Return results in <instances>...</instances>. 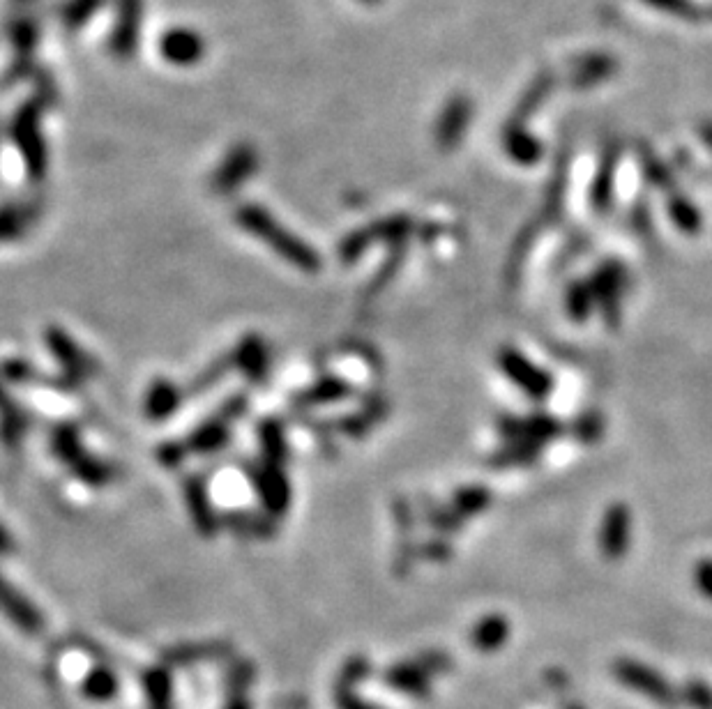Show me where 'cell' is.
Here are the masks:
<instances>
[{
    "instance_id": "obj_32",
    "label": "cell",
    "mask_w": 712,
    "mask_h": 709,
    "mask_svg": "<svg viewBox=\"0 0 712 709\" xmlns=\"http://www.w3.org/2000/svg\"><path fill=\"white\" fill-rule=\"evenodd\" d=\"M570 709H583L581 705H570Z\"/></svg>"
},
{
    "instance_id": "obj_22",
    "label": "cell",
    "mask_w": 712,
    "mask_h": 709,
    "mask_svg": "<svg viewBox=\"0 0 712 709\" xmlns=\"http://www.w3.org/2000/svg\"><path fill=\"white\" fill-rule=\"evenodd\" d=\"M641 159V173L643 178H646L648 185H653L657 189H671L673 187V173L669 171V166H666L660 157L655 155L653 150H641L639 152Z\"/></svg>"
},
{
    "instance_id": "obj_26",
    "label": "cell",
    "mask_w": 712,
    "mask_h": 709,
    "mask_svg": "<svg viewBox=\"0 0 712 709\" xmlns=\"http://www.w3.org/2000/svg\"><path fill=\"white\" fill-rule=\"evenodd\" d=\"M173 403H176V390L166 383H159L153 390V394H150V410H153V415L157 417L169 415Z\"/></svg>"
},
{
    "instance_id": "obj_20",
    "label": "cell",
    "mask_w": 712,
    "mask_h": 709,
    "mask_svg": "<svg viewBox=\"0 0 712 709\" xmlns=\"http://www.w3.org/2000/svg\"><path fill=\"white\" fill-rule=\"evenodd\" d=\"M143 684H146L150 709H173L171 677L166 670L162 668L148 670L146 677H143Z\"/></svg>"
},
{
    "instance_id": "obj_13",
    "label": "cell",
    "mask_w": 712,
    "mask_h": 709,
    "mask_svg": "<svg viewBox=\"0 0 712 709\" xmlns=\"http://www.w3.org/2000/svg\"><path fill=\"white\" fill-rule=\"evenodd\" d=\"M554 88H556V74L554 72L547 70V72L537 74L535 79L530 81V86L524 90V95H521L517 106H514L510 123L524 125L526 120L533 116L537 109H540V106L544 104V99L551 95V90H554Z\"/></svg>"
},
{
    "instance_id": "obj_12",
    "label": "cell",
    "mask_w": 712,
    "mask_h": 709,
    "mask_svg": "<svg viewBox=\"0 0 712 709\" xmlns=\"http://www.w3.org/2000/svg\"><path fill=\"white\" fill-rule=\"evenodd\" d=\"M429 677L431 673L427 666H424L420 659H413L390 668L388 673H385V682L390 684V689L406 693V696L422 698L429 693Z\"/></svg>"
},
{
    "instance_id": "obj_18",
    "label": "cell",
    "mask_w": 712,
    "mask_h": 709,
    "mask_svg": "<svg viewBox=\"0 0 712 709\" xmlns=\"http://www.w3.org/2000/svg\"><path fill=\"white\" fill-rule=\"evenodd\" d=\"M565 309L574 323H586L590 314L597 309L595 293L590 281H572L565 293Z\"/></svg>"
},
{
    "instance_id": "obj_33",
    "label": "cell",
    "mask_w": 712,
    "mask_h": 709,
    "mask_svg": "<svg viewBox=\"0 0 712 709\" xmlns=\"http://www.w3.org/2000/svg\"><path fill=\"white\" fill-rule=\"evenodd\" d=\"M710 17H712V10H710Z\"/></svg>"
},
{
    "instance_id": "obj_4",
    "label": "cell",
    "mask_w": 712,
    "mask_h": 709,
    "mask_svg": "<svg viewBox=\"0 0 712 709\" xmlns=\"http://www.w3.org/2000/svg\"><path fill=\"white\" fill-rule=\"evenodd\" d=\"M588 281L595 293L597 309L602 311L604 320H607L611 327H616L620 318V304H623L625 281H627L625 265L620 261H604Z\"/></svg>"
},
{
    "instance_id": "obj_5",
    "label": "cell",
    "mask_w": 712,
    "mask_h": 709,
    "mask_svg": "<svg viewBox=\"0 0 712 709\" xmlns=\"http://www.w3.org/2000/svg\"><path fill=\"white\" fill-rule=\"evenodd\" d=\"M600 551L607 560H623L632 546V512L623 502H613L600 525Z\"/></svg>"
},
{
    "instance_id": "obj_31",
    "label": "cell",
    "mask_w": 712,
    "mask_h": 709,
    "mask_svg": "<svg viewBox=\"0 0 712 709\" xmlns=\"http://www.w3.org/2000/svg\"><path fill=\"white\" fill-rule=\"evenodd\" d=\"M229 709H249V705H247L245 698H236V700H233V703L229 705Z\"/></svg>"
},
{
    "instance_id": "obj_16",
    "label": "cell",
    "mask_w": 712,
    "mask_h": 709,
    "mask_svg": "<svg viewBox=\"0 0 712 709\" xmlns=\"http://www.w3.org/2000/svg\"><path fill=\"white\" fill-rule=\"evenodd\" d=\"M542 454V445L528 440H507V445L491 456V468H524Z\"/></svg>"
},
{
    "instance_id": "obj_24",
    "label": "cell",
    "mask_w": 712,
    "mask_h": 709,
    "mask_svg": "<svg viewBox=\"0 0 712 709\" xmlns=\"http://www.w3.org/2000/svg\"><path fill=\"white\" fill-rule=\"evenodd\" d=\"M572 433L581 442H586V445H590V442H597L604 433V417L597 413V410H588V413L579 415L577 422L572 424Z\"/></svg>"
},
{
    "instance_id": "obj_6",
    "label": "cell",
    "mask_w": 712,
    "mask_h": 709,
    "mask_svg": "<svg viewBox=\"0 0 712 709\" xmlns=\"http://www.w3.org/2000/svg\"><path fill=\"white\" fill-rule=\"evenodd\" d=\"M498 433L505 440H528L537 442V445H547L549 440H556L560 433H563V424L558 422L556 417L535 413L528 417H514V415H503L498 417Z\"/></svg>"
},
{
    "instance_id": "obj_29",
    "label": "cell",
    "mask_w": 712,
    "mask_h": 709,
    "mask_svg": "<svg viewBox=\"0 0 712 709\" xmlns=\"http://www.w3.org/2000/svg\"><path fill=\"white\" fill-rule=\"evenodd\" d=\"M420 553H427L429 560L441 562V560H448V558H450L452 548H450L448 544H445V541H431V544L424 546Z\"/></svg>"
},
{
    "instance_id": "obj_9",
    "label": "cell",
    "mask_w": 712,
    "mask_h": 709,
    "mask_svg": "<svg viewBox=\"0 0 712 709\" xmlns=\"http://www.w3.org/2000/svg\"><path fill=\"white\" fill-rule=\"evenodd\" d=\"M0 613H3L7 620L17 624V627L28 636L42 634L44 629V617L40 611L30 604L26 597L14 590V587L0 576Z\"/></svg>"
},
{
    "instance_id": "obj_7",
    "label": "cell",
    "mask_w": 712,
    "mask_h": 709,
    "mask_svg": "<svg viewBox=\"0 0 712 709\" xmlns=\"http://www.w3.org/2000/svg\"><path fill=\"white\" fill-rule=\"evenodd\" d=\"M473 118V102L468 95H452L450 102L443 106L441 118L436 123V143L443 150L457 148L464 141V134Z\"/></svg>"
},
{
    "instance_id": "obj_27",
    "label": "cell",
    "mask_w": 712,
    "mask_h": 709,
    "mask_svg": "<svg viewBox=\"0 0 712 709\" xmlns=\"http://www.w3.org/2000/svg\"><path fill=\"white\" fill-rule=\"evenodd\" d=\"M429 523L438 528L441 532H454L461 528V523H464V518H461L454 509H438L431 507L429 509Z\"/></svg>"
},
{
    "instance_id": "obj_19",
    "label": "cell",
    "mask_w": 712,
    "mask_h": 709,
    "mask_svg": "<svg viewBox=\"0 0 712 709\" xmlns=\"http://www.w3.org/2000/svg\"><path fill=\"white\" fill-rule=\"evenodd\" d=\"M491 507V493L484 486H466V489H459L452 498V509L461 518H471L482 512H487Z\"/></svg>"
},
{
    "instance_id": "obj_30",
    "label": "cell",
    "mask_w": 712,
    "mask_h": 709,
    "mask_svg": "<svg viewBox=\"0 0 712 709\" xmlns=\"http://www.w3.org/2000/svg\"><path fill=\"white\" fill-rule=\"evenodd\" d=\"M701 139L712 150V120H703L701 123Z\"/></svg>"
},
{
    "instance_id": "obj_25",
    "label": "cell",
    "mask_w": 712,
    "mask_h": 709,
    "mask_svg": "<svg viewBox=\"0 0 712 709\" xmlns=\"http://www.w3.org/2000/svg\"><path fill=\"white\" fill-rule=\"evenodd\" d=\"M643 3L655 7V10H660L664 14H671V17H678V19L696 21L701 17L699 7H696L692 0H643Z\"/></svg>"
},
{
    "instance_id": "obj_15",
    "label": "cell",
    "mask_w": 712,
    "mask_h": 709,
    "mask_svg": "<svg viewBox=\"0 0 712 709\" xmlns=\"http://www.w3.org/2000/svg\"><path fill=\"white\" fill-rule=\"evenodd\" d=\"M369 673V663L365 659L355 657L346 663L342 677H339V682L335 686V700L339 709H376L371 707L369 703H362V700L355 696L353 684L360 680V677H365Z\"/></svg>"
},
{
    "instance_id": "obj_3",
    "label": "cell",
    "mask_w": 712,
    "mask_h": 709,
    "mask_svg": "<svg viewBox=\"0 0 712 709\" xmlns=\"http://www.w3.org/2000/svg\"><path fill=\"white\" fill-rule=\"evenodd\" d=\"M498 367H501L507 380L517 385L528 399L544 401L554 392V378H551V373L537 367L535 362H530L517 348H501V353H498Z\"/></svg>"
},
{
    "instance_id": "obj_8",
    "label": "cell",
    "mask_w": 712,
    "mask_h": 709,
    "mask_svg": "<svg viewBox=\"0 0 712 709\" xmlns=\"http://www.w3.org/2000/svg\"><path fill=\"white\" fill-rule=\"evenodd\" d=\"M618 72L616 56L604 51H590L583 53L572 63L570 72V86L577 90H588L600 86V83L609 81L613 74Z\"/></svg>"
},
{
    "instance_id": "obj_21",
    "label": "cell",
    "mask_w": 712,
    "mask_h": 709,
    "mask_svg": "<svg viewBox=\"0 0 712 709\" xmlns=\"http://www.w3.org/2000/svg\"><path fill=\"white\" fill-rule=\"evenodd\" d=\"M116 691H118V682H116V677H113L111 670H106V668H95V670H90V675L83 680V693L90 700H97V703H104V700H109L116 696Z\"/></svg>"
},
{
    "instance_id": "obj_28",
    "label": "cell",
    "mask_w": 712,
    "mask_h": 709,
    "mask_svg": "<svg viewBox=\"0 0 712 709\" xmlns=\"http://www.w3.org/2000/svg\"><path fill=\"white\" fill-rule=\"evenodd\" d=\"M694 585L703 597L712 601V560H701L694 567Z\"/></svg>"
},
{
    "instance_id": "obj_11",
    "label": "cell",
    "mask_w": 712,
    "mask_h": 709,
    "mask_svg": "<svg viewBox=\"0 0 712 709\" xmlns=\"http://www.w3.org/2000/svg\"><path fill=\"white\" fill-rule=\"evenodd\" d=\"M503 148L512 162L521 166H533L542 159L544 148L542 143L528 132L524 125L507 123L503 129Z\"/></svg>"
},
{
    "instance_id": "obj_14",
    "label": "cell",
    "mask_w": 712,
    "mask_h": 709,
    "mask_svg": "<svg viewBox=\"0 0 712 709\" xmlns=\"http://www.w3.org/2000/svg\"><path fill=\"white\" fill-rule=\"evenodd\" d=\"M510 638V622L503 615H489L480 620L471 631V643L480 652H496Z\"/></svg>"
},
{
    "instance_id": "obj_23",
    "label": "cell",
    "mask_w": 712,
    "mask_h": 709,
    "mask_svg": "<svg viewBox=\"0 0 712 709\" xmlns=\"http://www.w3.org/2000/svg\"><path fill=\"white\" fill-rule=\"evenodd\" d=\"M680 703L689 709H712V686L703 680H689L680 689Z\"/></svg>"
},
{
    "instance_id": "obj_10",
    "label": "cell",
    "mask_w": 712,
    "mask_h": 709,
    "mask_svg": "<svg viewBox=\"0 0 712 709\" xmlns=\"http://www.w3.org/2000/svg\"><path fill=\"white\" fill-rule=\"evenodd\" d=\"M620 159V148L616 143L604 148V155L597 166V173L593 178V189H590V205L597 215L609 212L613 201V185H616V166Z\"/></svg>"
},
{
    "instance_id": "obj_17",
    "label": "cell",
    "mask_w": 712,
    "mask_h": 709,
    "mask_svg": "<svg viewBox=\"0 0 712 709\" xmlns=\"http://www.w3.org/2000/svg\"><path fill=\"white\" fill-rule=\"evenodd\" d=\"M666 210H669V217L680 233L685 235H696L703 226V215L696 205L689 201L685 194L673 192L669 196V203H666Z\"/></svg>"
},
{
    "instance_id": "obj_1",
    "label": "cell",
    "mask_w": 712,
    "mask_h": 709,
    "mask_svg": "<svg viewBox=\"0 0 712 709\" xmlns=\"http://www.w3.org/2000/svg\"><path fill=\"white\" fill-rule=\"evenodd\" d=\"M238 221L245 231H249L256 238L268 242L270 249H275L279 256L286 258L291 265L300 270L314 272L318 270V256L314 249H309L300 238H295L293 233L279 224L277 219H272L268 212L261 210L259 205H247L238 212Z\"/></svg>"
},
{
    "instance_id": "obj_2",
    "label": "cell",
    "mask_w": 712,
    "mask_h": 709,
    "mask_svg": "<svg viewBox=\"0 0 712 709\" xmlns=\"http://www.w3.org/2000/svg\"><path fill=\"white\" fill-rule=\"evenodd\" d=\"M611 673L627 689L641 693V696L650 698L657 705L666 709L680 705V691L676 686L666 680L664 675L657 673L655 668L646 666V663L634 659H618L613 663Z\"/></svg>"
}]
</instances>
